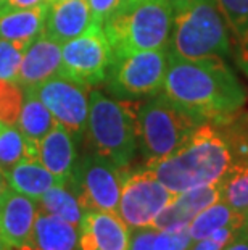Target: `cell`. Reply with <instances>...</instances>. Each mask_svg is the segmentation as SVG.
I'll use <instances>...</instances> for the list:
<instances>
[{"instance_id":"28","label":"cell","mask_w":248,"mask_h":250,"mask_svg":"<svg viewBox=\"0 0 248 250\" xmlns=\"http://www.w3.org/2000/svg\"><path fill=\"white\" fill-rule=\"evenodd\" d=\"M23 100L24 89L15 79H0V123L17 125Z\"/></svg>"},{"instance_id":"19","label":"cell","mask_w":248,"mask_h":250,"mask_svg":"<svg viewBox=\"0 0 248 250\" xmlns=\"http://www.w3.org/2000/svg\"><path fill=\"white\" fill-rule=\"evenodd\" d=\"M49 3L33 8H12L0 5V39L33 42L44 29Z\"/></svg>"},{"instance_id":"9","label":"cell","mask_w":248,"mask_h":250,"mask_svg":"<svg viewBox=\"0 0 248 250\" xmlns=\"http://www.w3.org/2000/svg\"><path fill=\"white\" fill-rule=\"evenodd\" d=\"M113 63V52L102 26L94 24L81 36L61 45L58 74L91 87L105 81Z\"/></svg>"},{"instance_id":"42","label":"cell","mask_w":248,"mask_h":250,"mask_svg":"<svg viewBox=\"0 0 248 250\" xmlns=\"http://www.w3.org/2000/svg\"><path fill=\"white\" fill-rule=\"evenodd\" d=\"M3 3V0H0V5H2Z\"/></svg>"},{"instance_id":"17","label":"cell","mask_w":248,"mask_h":250,"mask_svg":"<svg viewBox=\"0 0 248 250\" xmlns=\"http://www.w3.org/2000/svg\"><path fill=\"white\" fill-rule=\"evenodd\" d=\"M38 160L63 184H68L76 165L75 136L63 125L55 123L38 144Z\"/></svg>"},{"instance_id":"8","label":"cell","mask_w":248,"mask_h":250,"mask_svg":"<svg viewBox=\"0 0 248 250\" xmlns=\"http://www.w3.org/2000/svg\"><path fill=\"white\" fill-rule=\"evenodd\" d=\"M124 173L100 153H87L75 165L68 186L84 211L97 210L118 215Z\"/></svg>"},{"instance_id":"5","label":"cell","mask_w":248,"mask_h":250,"mask_svg":"<svg viewBox=\"0 0 248 250\" xmlns=\"http://www.w3.org/2000/svg\"><path fill=\"white\" fill-rule=\"evenodd\" d=\"M87 136L94 150L124 169L134 160L137 139L135 108L128 100H114L92 89L89 92Z\"/></svg>"},{"instance_id":"40","label":"cell","mask_w":248,"mask_h":250,"mask_svg":"<svg viewBox=\"0 0 248 250\" xmlns=\"http://www.w3.org/2000/svg\"><path fill=\"white\" fill-rule=\"evenodd\" d=\"M245 220H247V226H248V211L245 213Z\"/></svg>"},{"instance_id":"10","label":"cell","mask_w":248,"mask_h":250,"mask_svg":"<svg viewBox=\"0 0 248 250\" xmlns=\"http://www.w3.org/2000/svg\"><path fill=\"white\" fill-rule=\"evenodd\" d=\"M152 169L124 174L118 205V216L129 229L152 228L155 218L176 199Z\"/></svg>"},{"instance_id":"15","label":"cell","mask_w":248,"mask_h":250,"mask_svg":"<svg viewBox=\"0 0 248 250\" xmlns=\"http://www.w3.org/2000/svg\"><path fill=\"white\" fill-rule=\"evenodd\" d=\"M61 44L39 34L24 50L15 81L23 89H33L60 71Z\"/></svg>"},{"instance_id":"29","label":"cell","mask_w":248,"mask_h":250,"mask_svg":"<svg viewBox=\"0 0 248 250\" xmlns=\"http://www.w3.org/2000/svg\"><path fill=\"white\" fill-rule=\"evenodd\" d=\"M31 42L0 39V79H15L21 58Z\"/></svg>"},{"instance_id":"23","label":"cell","mask_w":248,"mask_h":250,"mask_svg":"<svg viewBox=\"0 0 248 250\" xmlns=\"http://www.w3.org/2000/svg\"><path fill=\"white\" fill-rule=\"evenodd\" d=\"M245 221V213L234 210L223 200H218L193 218L189 225V234H191L192 241H200L221 228Z\"/></svg>"},{"instance_id":"36","label":"cell","mask_w":248,"mask_h":250,"mask_svg":"<svg viewBox=\"0 0 248 250\" xmlns=\"http://www.w3.org/2000/svg\"><path fill=\"white\" fill-rule=\"evenodd\" d=\"M8 188V183H7V178H5L3 171L0 169V197H2V194L5 192V189Z\"/></svg>"},{"instance_id":"26","label":"cell","mask_w":248,"mask_h":250,"mask_svg":"<svg viewBox=\"0 0 248 250\" xmlns=\"http://www.w3.org/2000/svg\"><path fill=\"white\" fill-rule=\"evenodd\" d=\"M228 139L235 167H248V100L245 107L224 125H216Z\"/></svg>"},{"instance_id":"32","label":"cell","mask_w":248,"mask_h":250,"mask_svg":"<svg viewBox=\"0 0 248 250\" xmlns=\"http://www.w3.org/2000/svg\"><path fill=\"white\" fill-rule=\"evenodd\" d=\"M87 3L89 8H91L92 23L103 28V24L119 7L121 0H87Z\"/></svg>"},{"instance_id":"20","label":"cell","mask_w":248,"mask_h":250,"mask_svg":"<svg viewBox=\"0 0 248 250\" xmlns=\"http://www.w3.org/2000/svg\"><path fill=\"white\" fill-rule=\"evenodd\" d=\"M3 174L10 188L36 202L50 188L63 184L38 158H24Z\"/></svg>"},{"instance_id":"18","label":"cell","mask_w":248,"mask_h":250,"mask_svg":"<svg viewBox=\"0 0 248 250\" xmlns=\"http://www.w3.org/2000/svg\"><path fill=\"white\" fill-rule=\"evenodd\" d=\"M77 244L79 229L76 225L39 208L31 237L23 247L29 250H76Z\"/></svg>"},{"instance_id":"30","label":"cell","mask_w":248,"mask_h":250,"mask_svg":"<svg viewBox=\"0 0 248 250\" xmlns=\"http://www.w3.org/2000/svg\"><path fill=\"white\" fill-rule=\"evenodd\" d=\"M247 226L245 223H235V225L224 226L221 229L211 232L210 236L200 239V241H193V246L187 250H223L228 244L239 236V232Z\"/></svg>"},{"instance_id":"24","label":"cell","mask_w":248,"mask_h":250,"mask_svg":"<svg viewBox=\"0 0 248 250\" xmlns=\"http://www.w3.org/2000/svg\"><path fill=\"white\" fill-rule=\"evenodd\" d=\"M24 158H38V146L28 141L17 125L0 127V169L5 173Z\"/></svg>"},{"instance_id":"16","label":"cell","mask_w":248,"mask_h":250,"mask_svg":"<svg viewBox=\"0 0 248 250\" xmlns=\"http://www.w3.org/2000/svg\"><path fill=\"white\" fill-rule=\"evenodd\" d=\"M91 26L92 15L87 0H55L49 3L42 34L65 44L81 36Z\"/></svg>"},{"instance_id":"37","label":"cell","mask_w":248,"mask_h":250,"mask_svg":"<svg viewBox=\"0 0 248 250\" xmlns=\"http://www.w3.org/2000/svg\"><path fill=\"white\" fill-rule=\"evenodd\" d=\"M0 250H17V249H12V247H8L7 244H5L2 239H0Z\"/></svg>"},{"instance_id":"21","label":"cell","mask_w":248,"mask_h":250,"mask_svg":"<svg viewBox=\"0 0 248 250\" xmlns=\"http://www.w3.org/2000/svg\"><path fill=\"white\" fill-rule=\"evenodd\" d=\"M228 24L232 62L248 78V0H216Z\"/></svg>"},{"instance_id":"27","label":"cell","mask_w":248,"mask_h":250,"mask_svg":"<svg viewBox=\"0 0 248 250\" xmlns=\"http://www.w3.org/2000/svg\"><path fill=\"white\" fill-rule=\"evenodd\" d=\"M221 200L242 213L248 211V167H234L221 181Z\"/></svg>"},{"instance_id":"25","label":"cell","mask_w":248,"mask_h":250,"mask_svg":"<svg viewBox=\"0 0 248 250\" xmlns=\"http://www.w3.org/2000/svg\"><path fill=\"white\" fill-rule=\"evenodd\" d=\"M39 208L50 215H55L71 225L79 226L82 220L84 210L79 204L76 194L73 192L68 184H58L50 188L38 200Z\"/></svg>"},{"instance_id":"4","label":"cell","mask_w":248,"mask_h":250,"mask_svg":"<svg viewBox=\"0 0 248 250\" xmlns=\"http://www.w3.org/2000/svg\"><path fill=\"white\" fill-rule=\"evenodd\" d=\"M172 29L171 0H137L119 3L103 24L113 58L142 50L168 49Z\"/></svg>"},{"instance_id":"1","label":"cell","mask_w":248,"mask_h":250,"mask_svg":"<svg viewBox=\"0 0 248 250\" xmlns=\"http://www.w3.org/2000/svg\"><path fill=\"white\" fill-rule=\"evenodd\" d=\"M161 90L200 123H228L248 100V89L230 63L210 58L184 60L171 54Z\"/></svg>"},{"instance_id":"12","label":"cell","mask_w":248,"mask_h":250,"mask_svg":"<svg viewBox=\"0 0 248 250\" xmlns=\"http://www.w3.org/2000/svg\"><path fill=\"white\" fill-rule=\"evenodd\" d=\"M131 231L108 211H84L79 223V250H129Z\"/></svg>"},{"instance_id":"7","label":"cell","mask_w":248,"mask_h":250,"mask_svg":"<svg viewBox=\"0 0 248 250\" xmlns=\"http://www.w3.org/2000/svg\"><path fill=\"white\" fill-rule=\"evenodd\" d=\"M170 62V50H142L113 58L107 78V87L119 100H139L161 92Z\"/></svg>"},{"instance_id":"2","label":"cell","mask_w":248,"mask_h":250,"mask_svg":"<svg viewBox=\"0 0 248 250\" xmlns=\"http://www.w3.org/2000/svg\"><path fill=\"white\" fill-rule=\"evenodd\" d=\"M235 158L223 131L213 123L200 125L182 147L163 160L147 165L174 194L223 181Z\"/></svg>"},{"instance_id":"39","label":"cell","mask_w":248,"mask_h":250,"mask_svg":"<svg viewBox=\"0 0 248 250\" xmlns=\"http://www.w3.org/2000/svg\"><path fill=\"white\" fill-rule=\"evenodd\" d=\"M128 2H137V0H121V3H128Z\"/></svg>"},{"instance_id":"33","label":"cell","mask_w":248,"mask_h":250,"mask_svg":"<svg viewBox=\"0 0 248 250\" xmlns=\"http://www.w3.org/2000/svg\"><path fill=\"white\" fill-rule=\"evenodd\" d=\"M155 228H139L133 229L129 241V250H153V242L156 237Z\"/></svg>"},{"instance_id":"3","label":"cell","mask_w":248,"mask_h":250,"mask_svg":"<svg viewBox=\"0 0 248 250\" xmlns=\"http://www.w3.org/2000/svg\"><path fill=\"white\" fill-rule=\"evenodd\" d=\"M168 50L184 60L232 62L229 29L216 0H182L174 5Z\"/></svg>"},{"instance_id":"13","label":"cell","mask_w":248,"mask_h":250,"mask_svg":"<svg viewBox=\"0 0 248 250\" xmlns=\"http://www.w3.org/2000/svg\"><path fill=\"white\" fill-rule=\"evenodd\" d=\"M38 210L36 200L8 186L0 197V239L17 250L28 244Z\"/></svg>"},{"instance_id":"31","label":"cell","mask_w":248,"mask_h":250,"mask_svg":"<svg viewBox=\"0 0 248 250\" xmlns=\"http://www.w3.org/2000/svg\"><path fill=\"white\" fill-rule=\"evenodd\" d=\"M189 226L174 231H158L153 250H187L192 244Z\"/></svg>"},{"instance_id":"6","label":"cell","mask_w":248,"mask_h":250,"mask_svg":"<svg viewBox=\"0 0 248 250\" xmlns=\"http://www.w3.org/2000/svg\"><path fill=\"white\" fill-rule=\"evenodd\" d=\"M135 125L140 150L149 165L170 157L203 123L176 107L161 92L135 105Z\"/></svg>"},{"instance_id":"43","label":"cell","mask_w":248,"mask_h":250,"mask_svg":"<svg viewBox=\"0 0 248 250\" xmlns=\"http://www.w3.org/2000/svg\"><path fill=\"white\" fill-rule=\"evenodd\" d=\"M0 127H2V123H0Z\"/></svg>"},{"instance_id":"14","label":"cell","mask_w":248,"mask_h":250,"mask_svg":"<svg viewBox=\"0 0 248 250\" xmlns=\"http://www.w3.org/2000/svg\"><path fill=\"white\" fill-rule=\"evenodd\" d=\"M218 200H221V181L189 189L176 195V199L155 218L152 228H155L156 231H174L187 228L200 211Z\"/></svg>"},{"instance_id":"22","label":"cell","mask_w":248,"mask_h":250,"mask_svg":"<svg viewBox=\"0 0 248 250\" xmlns=\"http://www.w3.org/2000/svg\"><path fill=\"white\" fill-rule=\"evenodd\" d=\"M55 123L57 121L52 116L50 110L31 90H24V100L21 105L17 126L26 139L38 146Z\"/></svg>"},{"instance_id":"34","label":"cell","mask_w":248,"mask_h":250,"mask_svg":"<svg viewBox=\"0 0 248 250\" xmlns=\"http://www.w3.org/2000/svg\"><path fill=\"white\" fill-rule=\"evenodd\" d=\"M223 250H248V226H245L239 232V236L232 239Z\"/></svg>"},{"instance_id":"35","label":"cell","mask_w":248,"mask_h":250,"mask_svg":"<svg viewBox=\"0 0 248 250\" xmlns=\"http://www.w3.org/2000/svg\"><path fill=\"white\" fill-rule=\"evenodd\" d=\"M44 3H49V0H3V5L12 8H33Z\"/></svg>"},{"instance_id":"41","label":"cell","mask_w":248,"mask_h":250,"mask_svg":"<svg viewBox=\"0 0 248 250\" xmlns=\"http://www.w3.org/2000/svg\"><path fill=\"white\" fill-rule=\"evenodd\" d=\"M50 2H55V0H49V3H50Z\"/></svg>"},{"instance_id":"38","label":"cell","mask_w":248,"mask_h":250,"mask_svg":"<svg viewBox=\"0 0 248 250\" xmlns=\"http://www.w3.org/2000/svg\"><path fill=\"white\" fill-rule=\"evenodd\" d=\"M179 2H182V0H171V5H172V7H174V5H177Z\"/></svg>"},{"instance_id":"11","label":"cell","mask_w":248,"mask_h":250,"mask_svg":"<svg viewBox=\"0 0 248 250\" xmlns=\"http://www.w3.org/2000/svg\"><path fill=\"white\" fill-rule=\"evenodd\" d=\"M31 90L47 108L57 123H60L76 139H81L87 127L89 97L87 86L55 74Z\"/></svg>"}]
</instances>
